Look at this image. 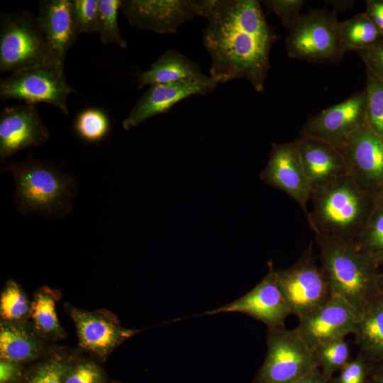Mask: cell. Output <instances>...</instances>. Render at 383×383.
I'll return each instance as SVG.
<instances>
[{"mask_svg":"<svg viewBox=\"0 0 383 383\" xmlns=\"http://www.w3.org/2000/svg\"><path fill=\"white\" fill-rule=\"evenodd\" d=\"M201 42L211 58L210 74L218 84L245 79L263 92L270 50L277 35L257 0H209Z\"/></svg>","mask_w":383,"mask_h":383,"instance_id":"1","label":"cell"},{"mask_svg":"<svg viewBox=\"0 0 383 383\" xmlns=\"http://www.w3.org/2000/svg\"><path fill=\"white\" fill-rule=\"evenodd\" d=\"M1 170L13 177L12 198L21 214L59 220L72 211L78 192L77 181L54 162L41 160L28 153L23 161L5 162Z\"/></svg>","mask_w":383,"mask_h":383,"instance_id":"2","label":"cell"},{"mask_svg":"<svg viewBox=\"0 0 383 383\" xmlns=\"http://www.w3.org/2000/svg\"><path fill=\"white\" fill-rule=\"evenodd\" d=\"M316 237L331 294L360 313L379 296L382 274L378 265L355 241L327 235Z\"/></svg>","mask_w":383,"mask_h":383,"instance_id":"3","label":"cell"},{"mask_svg":"<svg viewBox=\"0 0 383 383\" xmlns=\"http://www.w3.org/2000/svg\"><path fill=\"white\" fill-rule=\"evenodd\" d=\"M312 210L306 216L312 231L356 241L374 206L376 199L363 192L348 176L312 189Z\"/></svg>","mask_w":383,"mask_h":383,"instance_id":"4","label":"cell"},{"mask_svg":"<svg viewBox=\"0 0 383 383\" xmlns=\"http://www.w3.org/2000/svg\"><path fill=\"white\" fill-rule=\"evenodd\" d=\"M48 62L45 38L36 18L26 10L1 15L0 72H16Z\"/></svg>","mask_w":383,"mask_h":383,"instance_id":"5","label":"cell"},{"mask_svg":"<svg viewBox=\"0 0 383 383\" xmlns=\"http://www.w3.org/2000/svg\"><path fill=\"white\" fill-rule=\"evenodd\" d=\"M267 347L252 383H294L318 367L313 351L295 328H268Z\"/></svg>","mask_w":383,"mask_h":383,"instance_id":"6","label":"cell"},{"mask_svg":"<svg viewBox=\"0 0 383 383\" xmlns=\"http://www.w3.org/2000/svg\"><path fill=\"white\" fill-rule=\"evenodd\" d=\"M336 11L312 10L301 15L286 38L287 55L311 62H339L345 55Z\"/></svg>","mask_w":383,"mask_h":383,"instance_id":"7","label":"cell"},{"mask_svg":"<svg viewBox=\"0 0 383 383\" xmlns=\"http://www.w3.org/2000/svg\"><path fill=\"white\" fill-rule=\"evenodd\" d=\"M64 66L51 62L11 72L0 80V98L35 104L43 102L68 115L67 99L76 90L66 81Z\"/></svg>","mask_w":383,"mask_h":383,"instance_id":"8","label":"cell"},{"mask_svg":"<svg viewBox=\"0 0 383 383\" xmlns=\"http://www.w3.org/2000/svg\"><path fill=\"white\" fill-rule=\"evenodd\" d=\"M277 283L292 314L300 317L317 307L331 295L311 243L291 267L277 270Z\"/></svg>","mask_w":383,"mask_h":383,"instance_id":"9","label":"cell"},{"mask_svg":"<svg viewBox=\"0 0 383 383\" xmlns=\"http://www.w3.org/2000/svg\"><path fill=\"white\" fill-rule=\"evenodd\" d=\"M348 175L365 193L374 199L383 191V139L365 123L338 148Z\"/></svg>","mask_w":383,"mask_h":383,"instance_id":"10","label":"cell"},{"mask_svg":"<svg viewBox=\"0 0 383 383\" xmlns=\"http://www.w3.org/2000/svg\"><path fill=\"white\" fill-rule=\"evenodd\" d=\"M209 0H123L121 10L135 28L170 34L185 22L203 17Z\"/></svg>","mask_w":383,"mask_h":383,"instance_id":"11","label":"cell"},{"mask_svg":"<svg viewBox=\"0 0 383 383\" xmlns=\"http://www.w3.org/2000/svg\"><path fill=\"white\" fill-rule=\"evenodd\" d=\"M217 84L205 74L196 78L150 86L123 121L122 126L129 131L150 118L169 112L177 104L187 98L212 93Z\"/></svg>","mask_w":383,"mask_h":383,"instance_id":"12","label":"cell"},{"mask_svg":"<svg viewBox=\"0 0 383 383\" xmlns=\"http://www.w3.org/2000/svg\"><path fill=\"white\" fill-rule=\"evenodd\" d=\"M366 110L367 96L364 89L309 119L300 135L319 139L338 148L366 123Z\"/></svg>","mask_w":383,"mask_h":383,"instance_id":"13","label":"cell"},{"mask_svg":"<svg viewBox=\"0 0 383 383\" xmlns=\"http://www.w3.org/2000/svg\"><path fill=\"white\" fill-rule=\"evenodd\" d=\"M358 313L339 296L331 295L323 303L299 317L295 328L308 347L320 345L353 333Z\"/></svg>","mask_w":383,"mask_h":383,"instance_id":"14","label":"cell"},{"mask_svg":"<svg viewBox=\"0 0 383 383\" xmlns=\"http://www.w3.org/2000/svg\"><path fill=\"white\" fill-rule=\"evenodd\" d=\"M228 312L247 314L262 321L268 328L284 326L291 311L278 285L277 270L272 262L268 264L267 274L252 290L229 304L206 311L204 314Z\"/></svg>","mask_w":383,"mask_h":383,"instance_id":"15","label":"cell"},{"mask_svg":"<svg viewBox=\"0 0 383 383\" xmlns=\"http://www.w3.org/2000/svg\"><path fill=\"white\" fill-rule=\"evenodd\" d=\"M260 177L268 186L283 191L295 200L306 217L312 187L294 141L272 143L268 161Z\"/></svg>","mask_w":383,"mask_h":383,"instance_id":"16","label":"cell"},{"mask_svg":"<svg viewBox=\"0 0 383 383\" xmlns=\"http://www.w3.org/2000/svg\"><path fill=\"white\" fill-rule=\"evenodd\" d=\"M50 135L34 104L4 107L0 113L1 163L19 151L43 145Z\"/></svg>","mask_w":383,"mask_h":383,"instance_id":"17","label":"cell"},{"mask_svg":"<svg viewBox=\"0 0 383 383\" xmlns=\"http://www.w3.org/2000/svg\"><path fill=\"white\" fill-rule=\"evenodd\" d=\"M35 18L45 40L48 62L64 66L66 55L79 35L72 0L39 1Z\"/></svg>","mask_w":383,"mask_h":383,"instance_id":"18","label":"cell"},{"mask_svg":"<svg viewBox=\"0 0 383 383\" xmlns=\"http://www.w3.org/2000/svg\"><path fill=\"white\" fill-rule=\"evenodd\" d=\"M71 316L81 346L101 357L139 331L122 327L103 312L73 309Z\"/></svg>","mask_w":383,"mask_h":383,"instance_id":"19","label":"cell"},{"mask_svg":"<svg viewBox=\"0 0 383 383\" xmlns=\"http://www.w3.org/2000/svg\"><path fill=\"white\" fill-rule=\"evenodd\" d=\"M294 142L312 189L348 175L341 153L332 145L301 135Z\"/></svg>","mask_w":383,"mask_h":383,"instance_id":"20","label":"cell"},{"mask_svg":"<svg viewBox=\"0 0 383 383\" xmlns=\"http://www.w3.org/2000/svg\"><path fill=\"white\" fill-rule=\"evenodd\" d=\"M205 74L199 64L176 50L170 49L162 54L150 69L138 74V88L145 86L167 84L196 78Z\"/></svg>","mask_w":383,"mask_h":383,"instance_id":"21","label":"cell"},{"mask_svg":"<svg viewBox=\"0 0 383 383\" xmlns=\"http://www.w3.org/2000/svg\"><path fill=\"white\" fill-rule=\"evenodd\" d=\"M367 360L383 361V297L379 296L360 313L353 333Z\"/></svg>","mask_w":383,"mask_h":383,"instance_id":"22","label":"cell"},{"mask_svg":"<svg viewBox=\"0 0 383 383\" xmlns=\"http://www.w3.org/2000/svg\"><path fill=\"white\" fill-rule=\"evenodd\" d=\"M41 351L40 341L25 326L13 322L1 325V359L28 362L38 357Z\"/></svg>","mask_w":383,"mask_h":383,"instance_id":"23","label":"cell"},{"mask_svg":"<svg viewBox=\"0 0 383 383\" xmlns=\"http://www.w3.org/2000/svg\"><path fill=\"white\" fill-rule=\"evenodd\" d=\"M338 35L344 54L359 52L383 41V35L365 13L338 23Z\"/></svg>","mask_w":383,"mask_h":383,"instance_id":"24","label":"cell"},{"mask_svg":"<svg viewBox=\"0 0 383 383\" xmlns=\"http://www.w3.org/2000/svg\"><path fill=\"white\" fill-rule=\"evenodd\" d=\"M355 242L377 265L383 261V195L376 199L373 210Z\"/></svg>","mask_w":383,"mask_h":383,"instance_id":"25","label":"cell"},{"mask_svg":"<svg viewBox=\"0 0 383 383\" xmlns=\"http://www.w3.org/2000/svg\"><path fill=\"white\" fill-rule=\"evenodd\" d=\"M313 351L318 367L327 380L334 377V374L350 360L349 348L345 337L326 342Z\"/></svg>","mask_w":383,"mask_h":383,"instance_id":"26","label":"cell"},{"mask_svg":"<svg viewBox=\"0 0 383 383\" xmlns=\"http://www.w3.org/2000/svg\"><path fill=\"white\" fill-rule=\"evenodd\" d=\"M121 2V0H99L96 33L102 43L113 44L125 49L127 43L121 35L118 23Z\"/></svg>","mask_w":383,"mask_h":383,"instance_id":"27","label":"cell"},{"mask_svg":"<svg viewBox=\"0 0 383 383\" xmlns=\"http://www.w3.org/2000/svg\"><path fill=\"white\" fill-rule=\"evenodd\" d=\"M50 293L48 289H42L35 294L30 304V315L39 331L60 336L62 329L56 313L55 299Z\"/></svg>","mask_w":383,"mask_h":383,"instance_id":"28","label":"cell"},{"mask_svg":"<svg viewBox=\"0 0 383 383\" xmlns=\"http://www.w3.org/2000/svg\"><path fill=\"white\" fill-rule=\"evenodd\" d=\"M74 129L82 140L89 143H98L108 135L110 131L109 120L102 110L87 109L77 116Z\"/></svg>","mask_w":383,"mask_h":383,"instance_id":"29","label":"cell"},{"mask_svg":"<svg viewBox=\"0 0 383 383\" xmlns=\"http://www.w3.org/2000/svg\"><path fill=\"white\" fill-rule=\"evenodd\" d=\"M366 123L383 139V81L366 70Z\"/></svg>","mask_w":383,"mask_h":383,"instance_id":"30","label":"cell"},{"mask_svg":"<svg viewBox=\"0 0 383 383\" xmlns=\"http://www.w3.org/2000/svg\"><path fill=\"white\" fill-rule=\"evenodd\" d=\"M30 308L31 305L20 286L14 281H9L0 299L1 318L10 322L18 321L30 313Z\"/></svg>","mask_w":383,"mask_h":383,"instance_id":"31","label":"cell"},{"mask_svg":"<svg viewBox=\"0 0 383 383\" xmlns=\"http://www.w3.org/2000/svg\"><path fill=\"white\" fill-rule=\"evenodd\" d=\"M72 365L62 358H50L34 369L25 383H63Z\"/></svg>","mask_w":383,"mask_h":383,"instance_id":"32","label":"cell"},{"mask_svg":"<svg viewBox=\"0 0 383 383\" xmlns=\"http://www.w3.org/2000/svg\"><path fill=\"white\" fill-rule=\"evenodd\" d=\"M73 16L78 33L97 31L99 0H72Z\"/></svg>","mask_w":383,"mask_h":383,"instance_id":"33","label":"cell"},{"mask_svg":"<svg viewBox=\"0 0 383 383\" xmlns=\"http://www.w3.org/2000/svg\"><path fill=\"white\" fill-rule=\"evenodd\" d=\"M304 0H266L267 8L281 21L282 25L290 30L301 16L300 11Z\"/></svg>","mask_w":383,"mask_h":383,"instance_id":"34","label":"cell"},{"mask_svg":"<svg viewBox=\"0 0 383 383\" xmlns=\"http://www.w3.org/2000/svg\"><path fill=\"white\" fill-rule=\"evenodd\" d=\"M367 360L360 353L350 360L331 379V383H367L369 367Z\"/></svg>","mask_w":383,"mask_h":383,"instance_id":"35","label":"cell"},{"mask_svg":"<svg viewBox=\"0 0 383 383\" xmlns=\"http://www.w3.org/2000/svg\"><path fill=\"white\" fill-rule=\"evenodd\" d=\"M101 370L94 362H80L71 365L63 383H104Z\"/></svg>","mask_w":383,"mask_h":383,"instance_id":"36","label":"cell"},{"mask_svg":"<svg viewBox=\"0 0 383 383\" xmlns=\"http://www.w3.org/2000/svg\"><path fill=\"white\" fill-rule=\"evenodd\" d=\"M364 62L366 70L383 81V41L357 52Z\"/></svg>","mask_w":383,"mask_h":383,"instance_id":"37","label":"cell"},{"mask_svg":"<svg viewBox=\"0 0 383 383\" xmlns=\"http://www.w3.org/2000/svg\"><path fill=\"white\" fill-rule=\"evenodd\" d=\"M20 363L14 361L1 359L0 383H13L21 375Z\"/></svg>","mask_w":383,"mask_h":383,"instance_id":"38","label":"cell"},{"mask_svg":"<svg viewBox=\"0 0 383 383\" xmlns=\"http://www.w3.org/2000/svg\"><path fill=\"white\" fill-rule=\"evenodd\" d=\"M364 13L383 35V0L366 1Z\"/></svg>","mask_w":383,"mask_h":383,"instance_id":"39","label":"cell"},{"mask_svg":"<svg viewBox=\"0 0 383 383\" xmlns=\"http://www.w3.org/2000/svg\"><path fill=\"white\" fill-rule=\"evenodd\" d=\"M294 383H331V380L326 379L317 367Z\"/></svg>","mask_w":383,"mask_h":383,"instance_id":"40","label":"cell"},{"mask_svg":"<svg viewBox=\"0 0 383 383\" xmlns=\"http://www.w3.org/2000/svg\"><path fill=\"white\" fill-rule=\"evenodd\" d=\"M355 1H329L328 4L334 7V11L337 10H346L351 9Z\"/></svg>","mask_w":383,"mask_h":383,"instance_id":"41","label":"cell"},{"mask_svg":"<svg viewBox=\"0 0 383 383\" xmlns=\"http://www.w3.org/2000/svg\"><path fill=\"white\" fill-rule=\"evenodd\" d=\"M372 383H383V371L373 374Z\"/></svg>","mask_w":383,"mask_h":383,"instance_id":"42","label":"cell"},{"mask_svg":"<svg viewBox=\"0 0 383 383\" xmlns=\"http://www.w3.org/2000/svg\"><path fill=\"white\" fill-rule=\"evenodd\" d=\"M380 296L383 297V276L382 275V280H381V284H380Z\"/></svg>","mask_w":383,"mask_h":383,"instance_id":"43","label":"cell"},{"mask_svg":"<svg viewBox=\"0 0 383 383\" xmlns=\"http://www.w3.org/2000/svg\"><path fill=\"white\" fill-rule=\"evenodd\" d=\"M382 195H383V191H382Z\"/></svg>","mask_w":383,"mask_h":383,"instance_id":"44","label":"cell"},{"mask_svg":"<svg viewBox=\"0 0 383 383\" xmlns=\"http://www.w3.org/2000/svg\"><path fill=\"white\" fill-rule=\"evenodd\" d=\"M383 276V275H382Z\"/></svg>","mask_w":383,"mask_h":383,"instance_id":"45","label":"cell"}]
</instances>
